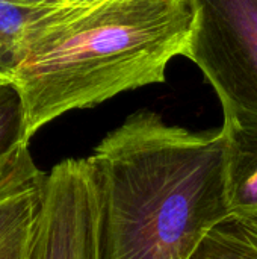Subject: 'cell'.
<instances>
[{
    "instance_id": "2",
    "label": "cell",
    "mask_w": 257,
    "mask_h": 259,
    "mask_svg": "<svg viewBox=\"0 0 257 259\" xmlns=\"http://www.w3.org/2000/svg\"><path fill=\"white\" fill-rule=\"evenodd\" d=\"M191 24L189 0H108L55 24L11 80L24 105L27 137L70 111L165 82Z\"/></svg>"
},
{
    "instance_id": "7",
    "label": "cell",
    "mask_w": 257,
    "mask_h": 259,
    "mask_svg": "<svg viewBox=\"0 0 257 259\" xmlns=\"http://www.w3.org/2000/svg\"><path fill=\"white\" fill-rule=\"evenodd\" d=\"M82 5H27L0 0V80L11 82L45 33Z\"/></svg>"
},
{
    "instance_id": "3",
    "label": "cell",
    "mask_w": 257,
    "mask_h": 259,
    "mask_svg": "<svg viewBox=\"0 0 257 259\" xmlns=\"http://www.w3.org/2000/svg\"><path fill=\"white\" fill-rule=\"evenodd\" d=\"M183 56L215 90L223 109L257 117V0H189Z\"/></svg>"
},
{
    "instance_id": "9",
    "label": "cell",
    "mask_w": 257,
    "mask_h": 259,
    "mask_svg": "<svg viewBox=\"0 0 257 259\" xmlns=\"http://www.w3.org/2000/svg\"><path fill=\"white\" fill-rule=\"evenodd\" d=\"M29 140L21 96L11 82L0 80V179L29 147Z\"/></svg>"
},
{
    "instance_id": "6",
    "label": "cell",
    "mask_w": 257,
    "mask_h": 259,
    "mask_svg": "<svg viewBox=\"0 0 257 259\" xmlns=\"http://www.w3.org/2000/svg\"><path fill=\"white\" fill-rule=\"evenodd\" d=\"M226 191L230 215L257 225V117L223 109Z\"/></svg>"
},
{
    "instance_id": "11",
    "label": "cell",
    "mask_w": 257,
    "mask_h": 259,
    "mask_svg": "<svg viewBox=\"0 0 257 259\" xmlns=\"http://www.w3.org/2000/svg\"><path fill=\"white\" fill-rule=\"evenodd\" d=\"M67 3H73V5H82V6H92V5H98L108 0H65Z\"/></svg>"
},
{
    "instance_id": "10",
    "label": "cell",
    "mask_w": 257,
    "mask_h": 259,
    "mask_svg": "<svg viewBox=\"0 0 257 259\" xmlns=\"http://www.w3.org/2000/svg\"><path fill=\"white\" fill-rule=\"evenodd\" d=\"M27 5H55V3H67L65 0H14Z\"/></svg>"
},
{
    "instance_id": "4",
    "label": "cell",
    "mask_w": 257,
    "mask_h": 259,
    "mask_svg": "<svg viewBox=\"0 0 257 259\" xmlns=\"http://www.w3.org/2000/svg\"><path fill=\"white\" fill-rule=\"evenodd\" d=\"M27 259H97V205L85 159H65L47 173Z\"/></svg>"
},
{
    "instance_id": "1",
    "label": "cell",
    "mask_w": 257,
    "mask_h": 259,
    "mask_svg": "<svg viewBox=\"0 0 257 259\" xmlns=\"http://www.w3.org/2000/svg\"><path fill=\"white\" fill-rule=\"evenodd\" d=\"M224 137L129 115L86 158L97 205V259H189L230 215Z\"/></svg>"
},
{
    "instance_id": "5",
    "label": "cell",
    "mask_w": 257,
    "mask_h": 259,
    "mask_svg": "<svg viewBox=\"0 0 257 259\" xmlns=\"http://www.w3.org/2000/svg\"><path fill=\"white\" fill-rule=\"evenodd\" d=\"M45 176L26 147L0 179V259H27Z\"/></svg>"
},
{
    "instance_id": "8",
    "label": "cell",
    "mask_w": 257,
    "mask_h": 259,
    "mask_svg": "<svg viewBox=\"0 0 257 259\" xmlns=\"http://www.w3.org/2000/svg\"><path fill=\"white\" fill-rule=\"evenodd\" d=\"M189 259H257V225L226 217L203 237Z\"/></svg>"
}]
</instances>
